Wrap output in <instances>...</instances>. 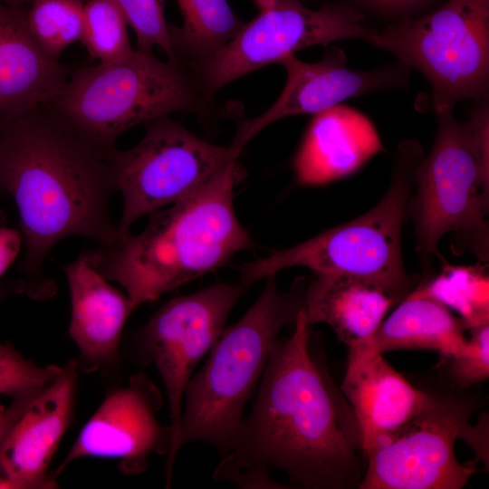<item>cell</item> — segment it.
Here are the masks:
<instances>
[{"label":"cell","mask_w":489,"mask_h":489,"mask_svg":"<svg viewBox=\"0 0 489 489\" xmlns=\"http://www.w3.org/2000/svg\"><path fill=\"white\" fill-rule=\"evenodd\" d=\"M311 328L302 310L292 335L277 340L253 408L222 455L215 480L241 488H284L270 474L277 468L305 488L360 484V430L350 406L311 350Z\"/></svg>","instance_id":"1"},{"label":"cell","mask_w":489,"mask_h":489,"mask_svg":"<svg viewBox=\"0 0 489 489\" xmlns=\"http://www.w3.org/2000/svg\"><path fill=\"white\" fill-rule=\"evenodd\" d=\"M117 192L102 152L65 128L43 106L0 126V193L16 206L24 255L18 264L33 299L53 296L43 264L69 236L113 248L121 236L110 202Z\"/></svg>","instance_id":"2"},{"label":"cell","mask_w":489,"mask_h":489,"mask_svg":"<svg viewBox=\"0 0 489 489\" xmlns=\"http://www.w3.org/2000/svg\"><path fill=\"white\" fill-rule=\"evenodd\" d=\"M236 159L190 196L149 214L140 233L129 232L113 248L84 252L108 281L126 290L136 309L253 248L234 207Z\"/></svg>","instance_id":"3"},{"label":"cell","mask_w":489,"mask_h":489,"mask_svg":"<svg viewBox=\"0 0 489 489\" xmlns=\"http://www.w3.org/2000/svg\"><path fill=\"white\" fill-rule=\"evenodd\" d=\"M42 106L105 153L126 130L156 118L177 112L234 118L240 112L236 104L206 96L187 64L138 49L119 61L74 70Z\"/></svg>","instance_id":"4"},{"label":"cell","mask_w":489,"mask_h":489,"mask_svg":"<svg viewBox=\"0 0 489 489\" xmlns=\"http://www.w3.org/2000/svg\"><path fill=\"white\" fill-rule=\"evenodd\" d=\"M306 285L297 280L283 292L274 276L267 278L253 305L224 329L186 388L176 455L191 442L210 445L222 455L229 451L279 333L303 310Z\"/></svg>","instance_id":"5"},{"label":"cell","mask_w":489,"mask_h":489,"mask_svg":"<svg viewBox=\"0 0 489 489\" xmlns=\"http://www.w3.org/2000/svg\"><path fill=\"white\" fill-rule=\"evenodd\" d=\"M420 154L417 142L401 143L391 185L373 208L302 244L244 264L240 283L247 289L283 269L304 266L316 274L368 278L404 299L410 283L402 261L401 229L411 190L410 174Z\"/></svg>","instance_id":"6"},{"label":"cell","mask_w":489,"mask_h":489,"mask_svg":"<svg viewBox=\"0 0 489 489\" xmlns=\"http://www.w3.org/2000/svg\"><path fill=\"white\" fill-rule=\"evenodd\" d=\"M438 116L428 156L412 170L417 187L413 213L417 248L436 252L447 233L484 234L488 214L489 113L476 110L466 121L453 110Z\"/></svg>","instance_id":"7"},{"label":"cell","mask_w":489,"mask_h":489,"mask_svg":"<svg viewBox=\"0 0 489 489\" xmlns=\"http://www.w3.org/2000/svg\"><path fill=\"white\" fill-rule=\"evenodd\" d=\"M429 82L437 114L488 91L489 0H447L378 31L373 43Z\"/></svg>","instance_id":"8"},{"label":"cell","mask_w":489,"mask_h":489,"mask_svg":"<svg viewBox=\"0 0 489 489\" xmlns=\"http://www.w3.org/2000/svg\"><path fill=\"white\" fill-rule=\"evenodd\" d=\"M145 135L133 148L108 152L117 191L123 197L117 225L121 239L141 216L196 192L239 154L190 132L169 116L144 123Z\"/></svg>","instance_id":"9"},{"label":"cell","mask_w":489,"mask_h":489,"mask_svg":"<svg viewBox=\"0 0 489 489\" xmlns=\"http://www.w3.org/2000/svg\"><path fill=\"white\" fill-rule=\"evenodd\" d=\"M376 30L347 4H327L317 9L292 0L244 23L227 44L206 59L187 64L198 86L209 98L226 84L297 51L346 39L375 42Z\"/></svg>","instance_id":"10"},{"label":"cell","mask_w":489,"mask_h":489,"mask_svg":"<svg viewBox=\"0 0 489 489\" xmlns=\"http://www.w3.org/2000/svg\"><path fill=\"white\" fill-rule=\"evenodd\" d=\"M474 405L455 395L433 394L407 425L363 452L361 489H460L476 473L475 460L456 458V439L467 444L475 427Z\"/></svg>","instance_id":"11"},{"label":"cell","mask_w":489,"mask_h":489,"mask_svg":"<svg viewBox=\"0 0 489 489\" xmlns=\"http://www.w3.org/2000/svg\"><path fill=\"white\" fill-rule=\"evenodd\" d=\"M245 290L241 283H219L175 297L137 333L141 363L156 367L168 404L172 437L166 460L167 485L170 484L177 457L175 446L186 388L201 359L226 327L232 309Z\"/></svg>","instance_id":"12"},{"label":"cell","mask_w":489,"mask_h":489,"mask_svg":"<svg viewBox=\"0 0 489 489\" xmlns=\"http://www.w3.org/2000/svg\"><path fill=\"white\" fill-rule=\"evenodd\" d=\"M162 404L159 389L144 372L110 389L52 477L56 480L69 465L86 457L117 459L124 474L143 473L151 455L167 456L170 449V427L157 417Z\"/></svg>","instance_id":"13"},{"label":"cell","mask_w":489,"mask_h":489,"mask_svg":"<svg viewBox=\"0 0 489 489\" xmlns=\"http://www.w3.org/2000/svg\"><path fill=\"white\" fill-rule=\"evenodd\" d=\"M286 72L285 85L276 101L260 115L241 121L231 145L239 152L262 129L283 118L318 114L347 99L406 83V67L352 71L346 67V54L340 48L327 50L316 62H306L294 54L280 62Z\"/></svg>","instance_id":"14"},{"label":"cell","mask_w":489,"mask_h":489,"mask_svg":"<svg viewBox=\"0 0 489 489\" xmlns=\"http://www.w3.org/2000/svg\"><path fill=\"white\" fill-rule=\"evenodd\" d=\"M76 360L38 390L16 417L0 446V474L11 489L57 485L49 467L72 418L78 379Z\"/></svg>","instance_id":"15"},{"label":"cell","mask_w":489,"mask_h":489,"mask_svg":"<svg viewBox=\"0 0 489 489\" xmlns=\"http://www.w3.org/2000/svg\"><path fill=\"white\" fill-rule=\"evenodd\" d=\"M70 299L69 336L79 350V370L94 372L118 361L124 326L136 310L129 297L113 287L84 252L62 265Z\"/></svg>","instance_id":"16"},{"label":"cell","mask_w":489,"mask_h":489,"mask_svg":"<svg viewBox=\"0 0 489 489\" xmlns=\"http://www.w3.org/2000/svg\"><path fill=\"white\" fill-rule=\"evenodd\" d=\"M70 73L36 43L24 7L0 1V126L53 99Z\"/></svg>","instance_id":"17"},{"label":"cell","mask_w":489,"mask_h":489,"mask_svg":"<svg viewBox=\"0 0 489 489\" xmlns=\"http://www.w3.org/2000/svg\"><path fill=\"white\" fill-rule=\"evenodd\" d=\"M382 355L348 360L341 384L360 430L362 454L414 419L432 396L410 384Z\"/></svg>","instance_id":"18"},{"label":"cell","mask_w":489,"mask_h":489,"mask_svg":"<svg viewBox=\"0 0 489 489\" xmlns=\"http://www.w3.org/2000/svg\"><path fill=\"white\" fill-rule=\"evenodd\" d=\"M383 149L372 122L340 104L314 115L293 162L295 176L302 185L326 184L355 172Z\"/></svg>","instance_id":"19"},{"label":"cell","mask_w":489,"mask_h":489,"mask_svg":"<svg viewBox=\"0 0 489 489\" xmlns=\"http://www.w3.org/2000/svg\"><path fill=\"white\" fill-rule=\"evenodd\" d=\"M403 298L379 283L347 274H316L304 293L308 324L329 325L348 350L365 344Z\"/></svg>","instance_id":"20"},{"label":"cell","mask_w":489,"mask_h":489,"mask_svg":"<svg viewBox=\"0 0 489 489\" xmlns=\"http://www.w3.org/2000/svg\"><path fill=\"white\" fill-rule=\"evenodd\" d=\"M465 331L463 321L444 304L411 292L365 344L348 350V360L391 350H426L436 351L442 360L464 347Z\"/></svg>","instance_id":"21"},{"label":"cell","mask_w":489,"mask_h":489,"mask_svg":"<svg viewBox=\"0 0 489 489\" xmlns=\"http://www.w3.org/2000/svg\"><path fill=\"white\" fill-rule=\"evenodd\" d=\"M183 16L178 27L169 24L175 60L190 64L219 51L238 34L244 22L227 0H174Z\"/></svg>","instance_id":"22"},{"label":"cell","mask_w":489,"mask_h":489,"mask_svg":"<svg viewBox=\"0 0 489 489\" xmlns=\"http://www.w3.org/2000/svg\"><path fill=\"white\" fill-rule=\"evenodd\" d=\"M413 292L456 312L466 330L489 323V278L484 266L446 264L438 275Z\"/></svg>","instance_id":"23"},{"label":"cell","mask_w":489,"mask_h":489,"mask_svg":"<svg viewBox=\"0 0 489 489\" xmlns=\"http://www.w3.org/2000/svg\"><path fill=\"white\" fill-rule=\"evenodd\" d=\"M84 4L82 0H33L26 10L29 31L43 52L53 59L81 42Z\"/></svg>","instance_id":"24"},{"label":"cell","mask_w":489,"mask_h":489,"mask_svg":"<svg viewBox=\"0 0 489 489\" xmlns=\"http://www.w3.org/2000/svg\"><path fill=\"white\" fill-rule=\"evenodd\" d=\"M81 42L90 57L101 63L121 60L134 50L126 19L111 0H89L84 4Z\"/></svg>","instance_id":"25"},{"label":"cell","mask_w":489,"mask_h":489,"mask_svg":"<svg viewBox=\"0 0 489 489\" xmlns=\"http://www.w3.org/2000/svg\"><path fill=\"white\" fill-rule=\"evenodd\" d=\"M124 15L128 25L136 34V49L153 52L155 46L163 50L169 60H175L165 18L166 0H111Z\"/></svg>","instance_id":"26"},{"label":"cell","mask_w":489,"mask_h":489,"mask_svg":"<svg viewBox=\"0 0 489 489\" xmlns=\"http://www.w3.org/2000/svg\"><path fill=\"white\" fill-rule=\"evenodd\" d=\"M56 365L39 366L10 344H0V396L18 397L39 390L62 372Z\"/></svg>","instance_id":"27"},{"label":"cell","mask_w":489,"mask_h":489,"mask_svg":"<svg viewBox=\"0 0 489 489\" xmlns=\"http://www.w3.org/2000/svg\"><path fill=\"white\" fill-rule=\"evenodd\" d=\"M470 338L454 356L440 360L449 382L467 388L489 377V323L469 329Z\"/></svg>","instance_id":"28"},{"label":"cell","mask_w":489,"mask_h":489,"mask_svg":"<svg viewBox=\"0 0 489 489\" xmlns=\"http://www.w3.org/2000/svg\"><path fill=\"white\" fill-rule=\"evenodd\" d=\"M22 244L24 241L19 228L0 225V278L16 259Z\"/></svg>","instance_id":"29"},{"label":"cell","mask_w":489,"mask_h":489,"mask_svg":"<svg viewBox=\"0 0 489 489\" xmlns=\"http://www.w3.org/2000/svg\"><path fill=\"white\" fill-rule=\"evenodd\" d=\"M34 395V392H31L18 396L10 407L0 409V446L7 431Z\"/></svg>","instance_id":"30"},{"label":"cell","mask_w":489,"mask_h":489,"mask_svg":"<svg viewBox=\"0 0 489 489\" xmlns=\"http://www.w3.org/2000/svg\"><path fill=\"white\" fill-rule=\"evenodd\" d=\"M26 289L24 278L0 281V302L8 295L24 292Z\"/></svg>","instance_id":"31"},{"label":"cell","mask_w":489,"mask_h":489,"mask_svg":"<svg viewBox=\"0 0 489 489\" xmlns=\"http://www.w3.org/2000/svg\"><path fill=\"white\" fill-rule=\"evenodd\" d=\"M376 6L388 9H407L413 7L425 0H365Z\"/></svg>","instance_id":"32"},{"label":"cell","mask_w":489,"mask_h":489,"mask_svg":"<svg viewBox=\"0 0 489 489\" xmlns=\"http://www.w3.org/2000/svg\"><path fill=\"white\" fill-rule=\"evenodd\" d=\"M257 5L260 12L266 11L271 8H273L283 3L292 1V0H253Z\"/></svg>","instance_id":"33"},{"label":"cell","mask_w":489,"mask_h":489,"mask_svg":"<svg viewBox=\"0 0 489 489\" xmlns=\"http://www.w3.org/2000/svg\"><path fill=\"white\" fill-rule=\"evenodd\" d=\"M3 3L15 7H24L25 4H30L33 0H0Z\"/></svg>","instance_id":"34"},{"label":"cell","mask_w":489,"mask_h":489,"mask_svg":"<svg viewBox=\"0 0 489 489\" xmlns=\"http://www.w3.org/2000/svg\"><path fill=\"white\" fill-rule=\"evenodd\" d=\"M7 219L5 213L0 208V225H6Z\"/></svg>","instance_id":"35"},{"label":"cell","mask_w":489,"mask_h":489,"mask_svg":"<svg viewBox=\"0 0 489 489\" xmlns=\"http://www.w3.org/2000/svg\"><path fill=\"white\" fill-rule=\"evenodd\" d=\"M3 408V406L0 405V409Z\"/></svg>","instance_id":"36"}]
</instances>
